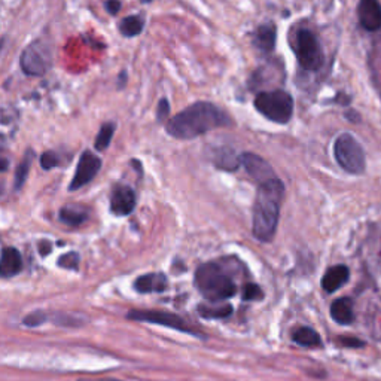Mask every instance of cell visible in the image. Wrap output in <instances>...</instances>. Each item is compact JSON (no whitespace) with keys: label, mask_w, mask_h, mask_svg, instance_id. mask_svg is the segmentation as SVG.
<instances>
[{"label":"cell","mask_w":381,"mask_h":381,"mask_svg":"<svg viewBox=\"0 0 381 381\" xmlns=\"http://www.w3.org/2000/svg\"><path fill=\"white\" fill-rule=\"evenodd\" d=\"M231 124L230 116L207 101H197L176 116H173L166 130L176 138H194L207 131Z\"/></svg>","instance_id":"cell-1"},{"label":"cell","mask_w":381,"mask_h":381,"mask_svg":"<svg viewBox=\"0 0 381 381\" xmlns=\"http://www.w3.org/2000/svg\"><path fill=\"white\" fill-rule=\"evenodd\" d=\"M285 197V186L279 179L259 185L253 205V235L268 243L273 240L280 216V204Z\"/></svg>","instance_id":"cell-2"},{"label":"cell","mask_w":381,"mask_h":381,"mask_svg":"<svg viewBox=\"0 0 381 381\" xmlns=\"http://www.w3.org/2000/svg\"><path fill=\"white\" fill-rule=\"evenodd\" d=\"M195 285L201 295L212 303L231 298L237 292L231 277L215 263L204 264L197 270Z\"/></svg>","instance_id":"cell-3"},{"label":"cell","mask_w":381,"mask_h":381,"mask_svg":"<svg viewBox=\"0 0 381 381\" xmlns=\"http://www.w3.org/2000/svg\"><path fill=\"white\" fill-rule=\"evenodd\" d=\"M255 108L265 118L274 121V123L286 124L292 118L293 100L286 91L282 90L267 91L256 96Z\"/></svg>","instance_id":"cell-4"},{"label":"cell","mask_w":381,"mask_h":381,"mask_svg":"<svg viewBox=\"0 0 381 381\" xmlns=\"http://www.w3.org/2000/svg\"><path fill=\"white\" fill-rule=\"evenodd\" d=\"M334 153L338 164L352 175H360L365 170V152L352 134H341L337 138Z\"/></svg>","instance_id":"cell-5"},{"label":"cell","mask_w":381,"mask_h":381,"mask_svg":"<svg viewBox=\"0 0 381 381\" xmlns=\"http://www.w3.org/2000/svg\"><path fill=\"white\" fill-rule=\"evenodd\" d=\"M20 64L26 75L42 76L53 64V49L44 41L33 42L23 51Z\"/></svg>","instance_id":"cell-6"},{"label":"cell","mask_w":381,"mask_h":381,"mask_svg":"<svg viewBox=\"0 0 381 381\" xmlns=\"http://www.w3.org/2000/svg\"><path fill=\"white\" fill-rule=\"evenodd\" d=\"M297 57L305 71H318L322 66V48L310 30H300L297 34Z\"/></svg>","instance_id":"cell-7"},{"label":"cell","mask_w":381,"mask_h":381,"mask_svg":"<svg viewBox=\"0 0 381 381\" xmlns=\"http://www.w3.org/2000/svg\"><path fill=\"white\" fill-rule=\"evenodd\" d=\"M128 319L137 320V322H146V323H155L161 325L166 327L176 329V331L185 332V334H193L194 331L188 326V323L171 313H164V311H153V310H133L128 313Z\"/></svg>","instance_id":"cell-8"},{"label":"cell","mask_w":381,"mask_h":381,"mask_svg":"<svg viewBox=\"0 0 381 381\" xmlns=\"http://www.w3.org/2000/svg\"><path fill=\"white\" fill-rule=\"evenodd\" d=\"M100 168H101V160L98 157H96V155L91 153L90 151H85L81 155L76 171H75V176H73L68 189L76 190V189H81L82 186H85L86 183H90L96 178Z\"/></svg>","instance_id":"cell-9"},{"label":"cell","mask_w":381,"mask_h":381,"mask_svg":"<svg viewBox=\"0 0 381 381\" xmlns=\"http://www.w3.org/2000/svg\"><path fill=\"white\" fill-rule=\"evenodd\" d=\"M240 161H241V164L245 166V168L248 170L249 175L259 185H263V183H265L268 181H273V179H277L275 175H274L273 167L264 158L259 157V155L246 152V153L241 155Z\"/></svg>","instance_id":"cell-10"},{"label":"cell","mask_w":381,"mask_h":381,"mask_svg":"<svg viewBox=\"0 0 381 381\" xmlns=\"http://www.w3.org/2000/svg\"><path fill=\"white\" fill-rule=\"evenodd\" d=\"M136 207V193L127 185H116L111 197V212L116 216H127Z\"/></svg>","instance_id":"cell-11"},{"label":"cell","mask_w":381,"mask_h":381,"mask_svg":"<svg viewBox=\"0 0 381 381\" xmlns=\"http://www.w3.org/2000/svg\"><path fill=\"white\" fill-rule=\"evenodd\" d=\"M360 26L368 31L381 29V6L378 0H360L357 6Z\"/></svg>","instance_id":"cell-12"},{"label":"cell","mask_w":381,"mask_h":381,"mask_svg":"<svg viewBox=\"0 0 381 381\" xmlns=\"http://www.w3.org/2000/svg\"><path fill=\"white\" fill-rule=\"evenodd\" d=\"M23 270V258L14 248H6L0 256V277H14Z\"/></svg>","instance_id":"cell-13"},{"label":"cell","mask_w":381,"mask_h":381,"mask_svg":"<svg viewBox=\"0 0 381 381\" xmlns=\"http://www.w3.org/2000/svg\"><path fill=\"white\" fill-rule=\"evenodd\" d=\"M167 288V277L163 273H151L141 275L134 282V289L141 293L163 292Z\"/></svg>","instance_id":"cell-14"},{"label":"cell","mask_w":381,"mask_h":381,"mask_svg":"<svg viewBox=\"0 0 381 381\" xmlns=\"http://www.w3.org/2000/svg\"><path fill=\"white\" fill-rule=\"evenodd\" d=\"M349 268L344 265H335L332 268H329L326 274L323 275L322 280V288L326 292H335L338 290L344 283H347L349 280Z\"/></svg>","instance_id":"cell-15"},{"label":"cell","mask_w":381,"mask_h":381,"mask_svg":"<svg viewBox=\"0 0 381 381\" xmlns=\"http://www.w3.org/2000/svg\"><path fill=\"white\" fill-rule=\"evenodd\" d=\"M253 44L264 53H271L275 46V27L273 24H264L258 27L253 36Z\"/></svg>","instance_id":"cell-16"},{"label":"cell","mask_w":381,"mask_h":381,"mask_svg":"<svg viewBox=\"0 0 381 381\" xmlns=\"http://www.w3.org/2000/svg\"><path fill=\"white\" fill-rule=\"evenodd\" d=\"M331 316L340 325H349V323H352L353 319H355L352 301L347 300V298L337 300L332 304V307H331Z\"/></svg>","instance_id":"cell-17"},{"label":"cell","mask_w":381,"mask_h":381,"mask_svg":"<svg viewBox=\"0 0 381 381\" xmlns=\"http://www.w3.org/2000/svg\"><path fill=\"white\" fill-rule=\"evenodd\" d=\"M198 313L205 319H223L233 313V307L230 304H219L210 301V304H201L198 307Z\"/></svg>","instance_id":"cell-18"},{"label":"cell","mask_w":381,"mask_h":381,"mask_svg":"<svg viewBox=\"0 0 381 381\" xmlns=\"http://www.w3.org/2000/svg\"><path fill=\"white\" fill-rule=\"evenodd\" d=\"M145 26V20L141 15H128L119 23V30L126 38H134L137 34H141Z\"/></svg>","instance_id":"cell-19"},{"label":"cell","mask_w":381,"mask_h":381,"mask_svg":"<svg viewBox=\"0 0 381 381\" xmlns=\"http://www.w3.org/2000/svg\"><path fill=\"white\" fill-rule=\"evenodd\" d=\"M293 341L303 345V347H318V345L322 344L319 334L311 327H300L298 331L293 334Z\"/></svg>","instance_id":"cell-20"},{"label":"cell","mask_w":381,"mask_h":381,"mask_svg":"<svg viewBox=\"0 0 381 381\" xmlns=\"http://www.w3.org/2000/svg\"><path fill=\"white\" fill-rule=\"evenodd\" d=\"M88 215L86 212L76 209V207H63L60 210V220L64 222L66 225H71V227H78V225H82Z\"/></svg>","instance_id":"cell-21"},{"label":"cell","mask_w":381,"mask_h":381,"mask_svg":"<svg viewBox=\"0 0 381 381\" xmlns=\"http://www.w3.org/2000/svg\"><path fill=\"white\" fill-rule=\"evenodd\" d=\"M33 157H34V152L29 149V151L26 152V155H24L23 161L20 163V166L16 167V171H15V182H14V185H15V189H16V190H19V189H21V188H23V185H24V182H26L27 176H29Z\"/></svg>","instance_id":"cell-22"},{"label":"cell","mask_w":381,"mask_h":381,"mask_svg":"<svg viewBox=\"0 0 381 381\" xmlns=\"http://www.w3.org/2000/svg\"><path fill=\"white\" fill-rule=\"evenodd\" d=\"M113 133H115V124L112 123H108L105 126H101L97 137H96V149L97 151H105L109 145H111V141L113 137Z\"/></svg>","instance_id":"cell-23"},{"label":"cell","mask_w":381,"mask_h":381,"mask_svg":"<svg viewBox=\"0 0 381 381\" xmlns=\"http://www.w3.org/2000/svg\"><path fill=\"white\" fill-rule=\"evenodd\" d=\"M240 158H237L233 151H219L215 157V164L225 170H235L238 167Z\"/></svg>","instance_id":"cell-24"},{"label":"cell","mask_w":381,"mask_h":381,"mask_svg":"<svg viewBox=\"0 0 381 381\" xmlns=\"http://www.w3.org/2000/svg\"><path fill=\"white\" fill-rule=\"evenodd\" d=\"M59 265L67 270H78L79 265V255L76 252H68L59 259Z\"/></svg>","instance_id":"cell-25"},{"label":"cell","mask_w":381,"mask_h":381,"mask_svg":"<svg viewBox=\"0 0 381 381\" xmlns=\"http://www.w3.org/2000/svg\"><path fill=\"white\" fill-rule=\"evenodd\" d=\"M59 161L60 160L54 151H46L42 153V157H41V166L44 170H51V168L57 167L60 164Z\"/></svg>","instance_id":"cell-26"},{"label":"cell","mask_w":381,"mask_h":381,"mask_svg":"<svg viewBox=\"0 0 381 381\" xmlns=\"http://www.w3.org/2000/svg\"><path fill=\"white\" fill-rule=\"evenodd\" d=\"M243 298L246 301H252V300H261L263 298V290L259 289L256 285H248L243 290Z\"/></svg>","instance_id":"cell-27"},{"label":"cell","mask_w":381,"mask_h":381,"mask_svg":"<svg viewBox=\"0 0 381 381\" xmlns=\"http://www.w3.org/2000/svg\"><path fill=\"white\" fill-rule=\"evenodd\" d=\"M170 113V103L167 98H161L157 108V121L158 123H163V121L168 116Z\"/></svg>","instance_id":"cell-28"},{"label":"cell","mask_w":381,"mask_h":381,"mask_svg":"<svg viewBox=\"0 0 381 381\" xmlns=\"http://www.w3.org/2000/svg\"><path fill=\"white\" fill-rule=\"evenodd\" d=\"M45 320V316L42 315V311H34V313H31L30 316H27L24 319V325L27 326H38L41 323H44Z\"/></svg>","instance_id":"cell-29"},{"label":"cell","mask_w":381,"mask_h":381,"mask_svg":"<svg viewBox=\"0 0 381 381\" xmlns=\"http://www.w3.org/2000/svg\"><path fill=\"white\" fill-rule=\"evenodd\" d=\"M338 341L341 342V345H344V347L345 345H347V347H362L363 345V342L356 338H340Z\"/></svg>","instance_id":"cell-30"},{"label":"cell","mask_w":381,"mask_h":381,"mask_svg":"<svg viewBox=\"0 0 381 381\" xmlns=\"http://www.w3.org/2000/svg\"><path fill=\"white\" fill-rule=\"evenodd\" d=\"M121 9V2L119 0H108L106 2V11L111 14V15H116Z\"/></svg>","instance_id":"cell-31"},{"label":"cell","mask_w":381,"mask_h":381,"mask_svg":"<svg viewBox=\"0 0 381 381\" xmlns=\"http://www.w3.org/2000/svg\"><path fill=\"white\" fill-rule=\"evenodd\" d=\"M39 252H41V255H48L51 252L49 241H42V243L39 245Z\"/></svg>","instance_id":"cell-32"},{"label":"cell","mask_w":381,"mask_h":381,"mask_svg":"<svg viewBox=\"0 0 381 381\" xmlns=\"http://www.w3.org/2000/svg\"><path fill=\"white\" fill-rule=\"evenodd\" d=\"M8 167H9V161L8 160H4V158L0 160V173L8 170Z\"/></svg>","instance_id":"cell-33"},{"label":"cell","mask_w":381,"mask_h":381,"mask_svg":"<svg viewBox=\"0 0 381 381\" xmlns=\"http://www.w3.org/2000/svg\"><path fill=\"white\" fill-rule=\"evenodd\" d=\"M124 81L127 82V73L126 72H123V73H121V76H119V88H123Z\"/></svg>","instance_id":"cell-34"},{"label":"cell","mask_w":381,"mask_h":381,"mask_svg":"<svg viewBox=\"0 0 381 381\" xmlns=\"http://www.w3.org/2000/svg\"><path fill=\"white\" fill-rule=\"evenodd\" d=\"M6 146V137L5 134H0V151Z\"/></svg>","instance_id":"cell-35"},{"label":"cell","mask_w":381,"mask_h":381,"mask_svg":"<svg viewBox=\"0 0 381 381\" xmlns=\"http://www.w3.org/2000/svg\"><path fill=\"white\" fill-rule=\"evenodd\" d=\"M81 381H119V380H113V378H101V380H81Z\"/></svg>","instance_id":"cell-36"},{"label":"cell","mask_w":381,"mask_h":381,"mask_svg":"<svg viewBox=\"0 0 381 381\" xmlns=\"http://www.w3.org/2000/svg\"><path fill=\"white\" fill-rule=\"evenodd\" d=\"M142 2L143 4H149V2H152V0H142Z\"/></svg>","instance_id":"cell-37"},{"label":"cell","mask_w":381,"mask_h":381,"mask_svg":"<svg viewBox=\"0 0 381 381\" xmlns=\"http://www.w3.org/2000/svg\"><path fill=\"white\" fill-rule=\"evenodd\" d=\"M2 45H4V44H2V42H0V49H2Z\"/></svg>","instance_id":"cell-38"},{"label":"cell","mask_w":381,"mask_h":381,"mask_svg":"<svg viewBox=\"0 0 381 381\" xmlns=\"http://www.w3.org/2000/svg\"><path fill=\"white\" fill-rule=\"evenodd\" d=\"M0 193H2V190H0Z\"/></svg>","instance_id":"cell-39"}]
</instances>
